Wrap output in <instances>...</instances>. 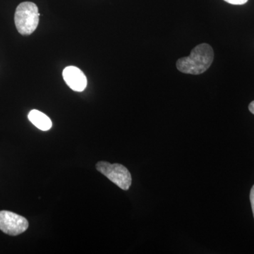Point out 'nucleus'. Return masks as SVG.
<instances>
[{"label": "nucleus", "instance_id": "nucleus-4", "mask_svg": "<svg viewBox=\"0 0 254 254\" xmlns=\"http://www.w3.org/2000/svg\"><path fill=\"white\" fill-rule=\"evenodd\" d=\"M28 222L24 217L11 211H0V230L11 236H17L26 232Z\"/></svg>", "mask_w": 254, "mask_h": 254}, {"label": "nucleus", "instance_id": "nucleus-3", "mask_svg": "<svg viewBox=\"0 0 254 254\" xmlns=\"http://www.w3.org/2000/svg\"><path fill=\"white\" fill-rule=\"evenodd\" d=\"M96 169L108 180L123 190H128L131 185V175L128 169L121 164H110L108 162H98Z\"/></svg>", "mask_w": 254, "mask_h": 254}, {"label": "nucleus", "instance_id": "nucleus-8", "mask_svg": "<svg viewBox=\"0 0 254 254\" xmlns=\"http://www.w3.org/2000/svg\"><path fill=\"white\" fill-rule=\"evenodd\" d=\"M250 201L251 204H252V211H253L254 218V185L252 187V190H251Z\"/></svg>", "mask_w": 254, "mask_h": 254}, {"label": "nucleus", "instance_id": "nucleus-6", "mask_svg": "<svg viewBox=\"0 0 254 254\" xmlns=\"http://www.w3.org/2000/svg\"><path fill=\"white\" fill-rule=\"evenodd\" d=\"M28 118L33 125L42 131H48L52 128L53 124L51 120L39 110H31L28 114Z\"/></svg>", "mask_w": 254, "mask_h": 254}, {"label": "nucleus", "instance_id": "nucleus-5", "mask_svg": "<svg viewBox=\"0 0 254 254\" xmlns=\"http://www.w3.org/2000/svg\"><path fill=\"white\" fill-rule=\"evenodd\" d=\"M63 78L71 89L82 92L86 89L87 78L86 75L76 66H69L64 69Z\"/></svg>", "mask_w": 254, "mask_h": 254}, {"label": "nucleus", "instance_id": "nucleus-2", "mask_svg": "<svg viewBox=\"0 0 254 254\" xmlns=\"http://www.w3.org/2000/svg\"><path fill=\"white\" fill-rule=\"evenodd\" d=\"M38 8L31 1L21 3L16 9L14 22L16 29L20 34L29 36L36 31L39 23Z\"/></svg>", "mask_w": 254, "mask_h": 254}, {"label": "nucleus", "instance_id": "nucleus-9", "mask_svg": "<svg viewBox=\"0 0 254 254\" xmlns=\"http://www.w3.org/2000/svg\"><path fill=\"white\" fill-rule=\"evenodd\" d=\"M249 110H250L251 113L254 115V100L249 105Z\"/></svg>", "mask_w": 254, "mask_h": 254}, {"label": "nucleus", "instance_id": "nucleus-7", "mask_svg": "<svg viewBox=\"0 0 254 254\" xmlns=\"http://www.w3.org/2000/svg\"><path fill=\"white\" fill-rule=\"evenodd\" d=\"M227 3L234 5H242L245 4L248 1V0H224Z\"/></svg>", "mask_w": 254, "mask_h": 254}, {"label": "nucleus", "instance_id": "nucleus-1", "mask_svg": "<svg viewBox=\"0 0 254 254\" xmlns=\"http://www.w3.org/2000/svg\"><path fill=\"white\" fill-rule=\"evenodd\" d=\"M213 59V48L210 45L203 43L195 47L190 56L177 60V68L182 73L201 74L208 69Z\"/></svg>", "mask_w": 254, "mask_h": 254}]
</instances>
